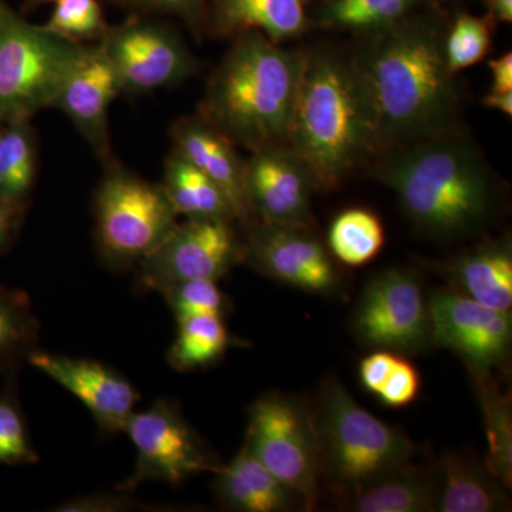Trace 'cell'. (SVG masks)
<instances>
[{"label": "cell", "mask_w": 512, "mask_h": 512, "mask_svg": "<svg viewBox=\"0 0 512 512\" xmlns=\"http://www.w3.org/2000/svg\"><path fill=\"white\" fill-rule=\"evenodd\" d=\"M353 63L375 114L380 151L451 130L458 94L436 30L397 20Z\"/></svg>", "instance_id": "obj_1"}, {"label": "cell", "mask_w": 512, "mask_h": 512, "mask_svg": "<svg viewBox=\"0 0 512 512\" xmlns=\"http://www.w3.org/2000/svg\"><path fill=\"white\" fill-rule=\"evenodd\" d=\"M286 144L320 190L336 187L380 151L375 114L353 60L325 49L305 53Z\"/></svg>", "instance_id": "obj_2"}, {"label": "cell", "mask_w": 512, "mask_h": 512, "mask_svg": "<svg viewBox=\"0 0 512 512\" xmlns=\"http://www.w3.org/2000/svg\"><path fill=\"white\" fill-rule=\"evenodd\" d=\"M402 148L375 174L420 231L454 238L484 227L495 208V184L468 141L448 130Z\"/></svg>", "instance_id": "obj_3"}, {"label": "cell", "mask_w": 512, "mask_h": 512, "mask_svg": "<svg viewBox=\"0 0 512 512\" xmlns=\"http://www.w3.org/2000/svg\"><path fill=\"white\" fill-rule=\"evenodd\" d=\"M305 52L281 49L259 32L239 33L212 74L200 117L238 146L286 144Z\"/></svg>", "instance_id": "obj_4"}, {"label": "cell", "mask_w": 512, "mask_h": 512, "mask_svg": "<svg viewBox=\"0 0 512 512\" xmlns=\"http://www.w3.org/2000/svg\"><path fill=\"white\" fill-rule=\"evenodd\" d=\"M313 420L322 478L345 497L412 463L416 454L402 429L366 412L335 377L323 383Z\"/></svg>", "instance_id": "obj_5"}, {"label": "cell", "mask_w": 512, "mask_h": 512, "mask_svg": "<svg viewBox=\"0 0 512 512\" xmlns=\"http://www.w3.org/2000/svg\"><path fill=\"white\" fill-rule=\"evenodd\" d=\"M86 47L29 23L0 0V126L53 107Z\"/></svg>", "instance_id": "obj_6"}, {"label": "cell", "mask_w": 512, "mask_h": 512, "mask_svg": "<svg viewBox=\"0 0 512 512\" xmlns=\"http://www.w3.org/2000/svg\"><path fill=\"white\" fill-rule=\"evenodd\" d=\"M96 242L104 264L116 271L147 258L178 224V212L163 184L106 164L94 198Z\"/></svg>", "instance_id": "obj_7"}, {"label": "cell", "mask_w": 512, "mask_h": 512, "mask_svg": "<svg viewBox=\"0 0 512 512\" xmlns=\"http://www.w3.org/2000/svg\"><path fill=\"white\" fill-rule=\"evenodd\" d=\"M245 444L275 477L315 507L319 498V441L313 413L281 393L259 397L249 409Z\"/></svg>", "instance_id": "obj_8"}, {"label": "cell", "mask_w": 512, "mask_h": 512, "mask_svg": "<svg viewBox=\"0 0 512 512\" xmlns=\"http://www.w3.org/2000/svg\"><path fill=\"white\" fill-rule=\"evenodd\" d=\"M124 433L136 447L137 460L133 474L116 490L133 493L148 481L177 485L195 474L215 473L221 466L171 400H157L131 414Z\"/></svg>", "instance_id": "obj_9"}, {"label": "cell", "mask_w": 512, "mask_h": 512, "mask_svg": "<svg viewBox=\"0 0 512 512\" xmlns=\"http://www.w3.org/2000/svg\"><path fill=\"white\" fill-rule=\"evenodd\" d=\"M244 262V241L232 221L187 220L136 266L137 288L160 292L180 282L218 281Z\"/></svg>", "instance_id": "obj_10"}, {"label": "cell", "mask_w": 512, "mask_h": 512, "mask_svg": "<svg viewBox=\"0 0 512 512\" xmlns=\"http://www.w3.org/2000/svg\"><path fill=\"white\" fill-rule=\"evenodd\" d=\"M356 335L389 352H424L434 345L429 299L413 272L389 269L369 282L353 315Z\"/></svg>", "instance_id": "obj_11"}, {"label": "cell", "mask_w": 512, "mask_h": 512, "mask_svg": "<svg viewBox=\"0 0 512 512\" xmlns=\"http://www.w3.org/2000/svg\"><path fill=\"white\" fill-rule=\"evenodd\" d=\"M119 77L121 92L141 94L184 82L197 70L183 39L161 23L133 19L99 40Z\"/></svg>", "instance_id": "obj_12"}, {"label": "cell", "mask_w": 512, "mask_h": 512, "mask_svg": "<svg viewBox=\"0 0 512 512\" xmlns=\"http://www.w3.org/2000/svg\"><path fill=\"white\" fill-rule=\"evenodd\" d=\"M429 308L434 343L460 356L470 372H491L508 359L510 312L495 311L456 291H434Z\"/></svg>", "instance_id": "obj_13"}, {"label": "cell", "mask_w": 512, "mask_h": 512, "mask_svg": "<svg viewBox=\"0 0 512 512\" xmlns=\"http://www.w3.org/2000/svg\"><path fill=\"white\" fill-rule=\"evenodd\" d=\"M309 228L249 222L244 261L266 276L302 291L329 293L340 284L338 269Z\"/></svg>", "instance_id": "obj_14"}, {"label": "cell", "mask_w": 512, "mask_h": 512, "mask_svg": "<svg viewBox=\"0 0 512 512\" xmlns=\"http://www.w3.org/2000/svg\"><path fill=\"white\" fill-rule=\"evenodd\" d=\"M244 181L252 217L266 224L311 227L312 178L288 144L252 151Z\"/></svg>", "instance_id": "obj_15"}, {"label": "cell", "mask_w": 512, "mask_h": 512, "mask_svg": "<svg viewBox=\"0 0 512 512\" xmlns=\"http://www.w3.org/2000/svg\"><path fill=\"white\" fill-rule=\"evenodd\" d=\"M30 365L69 390L84 404L106 436L123 433L140 396L126 377L92 359L35 349Z\"/></svg>", "instance_id": "obj_16"}, {"label": "cell", "mask_w": 512, "mask_h": 512, "mask_svg": "<svg viewBox=\"0 0 512 512\" xmlns=\"http://www.w3.org/2000/svg\"><path fill=\"white\" fill-rule=\"evenodd\" d=\"M120 93L119 77L99 42L86 47L53 104L69 117L104 164L113 161L109 110Z\"/></svg>", "instance_id": "obj_17"}, {"label": "cell", "mask_w": 512, "mask_h": 512, "mask_svg": "<svg viewBox=\"0 0 512 512\" xmlns=\"http://www.w3.org/2000/svg\"><path fill=\"white\" fill-rule=\"evenodd\" d=\"M171 137L174 148L224 191L235 220L247 225L252 222L245 195V161L235 151V144L201 117L175 121Z\"/></svg>", "instance_id": "obj_18"}, {"label": "cell", "mask_w": 512, "mask_h": 512, "mask_svg": "<svg viewBox=\"0 0 512 512\" xmlns=\"http://www.w3.org/2000/svg\"><path fill=\"white\" fill-rule=\"evenodd\" d=\"M215 474V494L229 510L279 512L306 507L301 495L275 477L245 443L234 460Z\"/></svg>", "instance_id": "obj_19"}, {"label": "cell", "mask_w": 512, "mask_h": 512, "mask_svg": "<svg viewBox=\"0 0 512 512\" xmlns=\"http://www.w3.org/2000/svg\"><path fill=\"white\" fill-rule=\"evenodd\" d=\"M440 470L407 464L362 490L346 495V510L356 512L436 511Z\"/></svg>", "instance_id": "obj_20"}, {"label": "cell", "mask_w": 512, "mask_h": 512, "mask_svg": "<svg viewBox=\"0 0 512 512\" xmlns=\"http://www.w3.org/2000/svg\"><path fill=\"white\" fill-rule=\"evenodd\" d=\"M451 281L460 293L495 309L512 306V251L508 241L491 242L466 252L450 268Z\"/></svg>", "instance_id": "obj_21"}, {"label": "cell", "mask_w": 512, "mask_h": 512, "mask_svg": "<svg viewBox=\"0 0 512 512\" xmlns=\"http://www.w3.org/2000/svg\"><path fill=\"white\" fill-rule=\"evenodd\" d=\"M440 490L436 511L498 512L510 510L505 485L485 464L460 454H446L439 463Z\"/></svg>", "instance_id": "obj_22"}, {"label": "cell", "mask_w": 512, "mask_h": 512, "mask_svg": "<svg viewBox=\"0 0 512 512\" xmlns=\"http://www.w3.org/2000/svg\"><path fill=\"white\" fill-rule=\"evenodd\" d=\"M214 26L222 35L259 32L279 43L306 28V0H215Z\"/></svg>", "instance_id": "obj_23"}, {"label": "cell", "mask_w": 512, "mask_h": 512, "mask_svg": "<svg viewBox=\"0 0 512 512\" xmlns=\"http://www.w3.org/2000/svg\"><path fill=\"white\" fill-rule=\"evenodd\" d=\"M163 187L187 220H235L227 195L174 148L165 160Z\"/></svg>", "instance_id": "obj_24"}, {"label": "cell", "mask_w": 512, "mask_h": 512, "mask_svg": "<svg viewBox=\"0 0 512 512\" xmlns=\"http://www.w3.org/2000/svg\"><path fill=\"white\" fill-rule=\"evenodd\" d=\"M483 412L488 454L484 464L505 487L512 483V407L510 394L501 392L491 372H470Z\"/></svg>", "instance_id": "obj_25"}, {"label": "cell", "mask_w": 512, "mask_h": 512, "mask_svg": "<svg viewBox=\"0 0 512 512\" xmlns=\"http://www.w3.org/2000/svg\"><path fill=\"white\" fill-rule=\"evenodd\" d=\"M36 175V140L29 120L0 126V200L26 210Z\"/></svg>", "instance_id": "obj_26"}, {"label": "cell", "mask_w": 512, "mask_h": 512, "mask_svg": "<svg viewBox=\"0 0 512 512\" xmlns=\"http://www.w3.org/2000/svg\"><path fill=\"white\" fill-rule=\"evenodd\" d=\"M39 320L28 293L0 285V375L16 373L39 343Z\"/></svg>", "instance_id": "obj_27"}, {"label": "cell", "mask_w": 512, "mask_h": 512, "mask_svg": "<svg viewBox=\"0 0 512 512\" xmlns=\"http://www.w3.org/2000/svg\"><path fill=\"white\" fill-rule=\"evenodd\" d=\"M177 323V338L168 350L167 360L178 372L204 369L231 348V333L220 316H194Z\"/></svg>", "instance_id": "obj_28"}, {"label": "cell", "mask_w": 512, "mask_h": 512, "mask_svg": "<svg viewBox=\"0 0 512 512\" xmlns=\"http://www.w3.org/2000/svg\"><path fill=\"white\" fill-rule=\"evenodd\" d=\"M383 245L382 222L362 208L342 212L330 227L329 247L343 264L365 265L382 251Z\"/></svg>", "instance_id": "obj_29"}, {"label": "cell", "mask_w": 512, "mask_h": 512, "mask_svg": "<svg viewBox=\"0 0 512 512\" xmlns=\"http://www.w3.org/2000/svg\"><path fill=\"white\" fill-rule=\"evenodd\" d=\"M39 463L30 440L28 421L22 410L16 373L6 376L0 392V466H29Z\"/></svg>", "instance_id": "obj_30"}, {"label": "cell", "mask_w": 512, "mask_h": 512, "mask_svg": "<svg viewBox=\"0 0 512 512\" xmlns=\"http://www.w3.org/2000/svg\"><path fill=\"white\" fill-rule=\"evenodd\" d=\"M416 0H332L322 10L323 22L336 28L384 29L409 12Z\"/></svg>", "instance_id": "obj_31"}, {"label": "cell", "mask_w": 512, "mask_h": 512, "mask_svg": "<svg viewBox=\"0 0 512 512\" xmlns=\"http://www.w3.org/2000/svg\"><path fill=\"white\" fill-rule=\"evenodd\" d=\"M160 293L177 320L194 316L224 318L231 308V302L218 288L217 281L210 279L180 282L167 286Z\"/></svg>", "instance_id": "obj_32"}, {"label": "cell", "mask_w": 512, "mask_h": 512, "mask_svg": "<svg viewBox=\"0 0 512 512\" xmlns=\"http://www.w3.org/2000/svg\"><path fill=\"white\" fill-rule=\"evenodd\" d=\"M488 19L458 16L444 40V53L451 73L460 72L484 59L490 50L491 28Z\"/></svg>", "instance_id": "obj_33"}, {"label": "cell", "mask_w": 512, "mask_h": 512, "mask_svg": "<svg viewBox=\"0 0 512 512\" xmlns=\"http://www.w3.org/2000/svg\"><path fill=\"white\" fill-rule=\"evenodd\" d=\"M45 26L50 32L79 43L84 39L100 40L109 29L99 0H57Z\"/></svg>", "instance_id": "obj_34"}, {"label": "cell", "mask_w": 512, "mask_h": 512, "mask_svg": "<svg viewBox=\"0 0 512 512\" xmlns=\"http://www.w3.org/2000/svg\"><path fill=\"white\" fill-rule=\"evenodd\" d=\"M420 390V376L416 367L397 357L389 379L377 396L386 406L404 407L416 400Z\"/></svg>", "instance_id": "obj_35"}, {"label": "cell", "mask_w": 512, "mask_h": 512, "mask_svg": "<svg viewBox=\"0 0 512 512\" xmlns=\"http://www.w3.org/2000/svg\"><path fill=\"white\" fill-rule=\"evenodd\" d=\"M83 495L57 505L52 511L57 512H124L143 510V504L126 491Z\"/></svg>", "instance_id": "obj_36"}, {"label": "cell", "mask_w": 512, "mask_h": 512, "mask_svg": "<svg viewBox=\"0 0 512 512\" xmlns=\"http://www.w3.org/2000/svg\"><path fill=\"white\" fill-rule=\"evenodd\" d=\"M397 357L389 350H379L365 357L360 363V380L370 393L379 394L383 384L389 379Z\"/></svg>", "instance_id": "obj_37"}, {"label": "cell", "mask_w": 512, "mask_h": 512, "mask_svg": "<svg viewBox=\"0 0 512 512\" xmlns=\"http://www.w3.org/2000/svg\"><path fill=\"white\" fill-rule=\"evenodd\" d=\"M119 2L133 8L174 13L181 18L192 20L200 15L205 0H119Z\"/></svg>", "instance_id": "obj_38"}, {"label": "cell", "mask_w": 512, "mask_h": 512, "mask_svg": "<svg viewBox=\"0 0 512 512\" xmlns=\"http://www.w3.org/2000/svg\"><path fill=\"white\" fill-rule=\"evenodd\" d=\"M25 211L23 208L13 207L8 202L0 200V255L5 254L12 247Z\"/></svg>", "instance_id": "obj_39"}, {"label": "cell", "mask_w": 512, "mask_h": 512, "mask_svg": "<svg viewBox=\"0 0 512 512\" xmlns=\"http://www.w3.org/2000/svg\"><path fill=\"white\" fill-rule=\"evenodd\" d=\"M491 74H493V93L512 92V53L508 52L497 59L488 62Z\"/></svg>", "instance_id": "obj_40"}, {"label": "cell", "mask_w": 512, "mask_h": 512, "mask_svg": "<svg viewBox=\"0 0 512 512\" xmlns=\"http://www.w3.org/2000/svg\"><path fill=\"white\" fill-rule=\"evenodd\" d=\"M483 104L488 109H495L501 113L512 116V92L493 93L490 92L484 97Z\"/></svg>", "instance_id": "obj_41"}, {"label": "cell", "mask_w": 512, "mask_h": 512, "mask_svg": "<svg viewBox=\"0 0 512 512\" xmlns=\"http://www.w3.org/2000/svg\"><path fill=\"white\" fill-rule=\"evenodd\" d=\"M488 15L497 22H512V0H487Z\"/></svg>", "instance_id": "obj_42"}, {"label": "cell", "mask_w": 512, "mask_h": 512, "mask_svg": "<svg viewBox=\"0 0 512 512\" xmlns=\"http://www.w3.org/2000/svg\"><path fill=\"white\" fill-rule=\"evenodd\" d=\"M43 2H49V0H43ZM55 2H57V0H55Z\"/></svg>", "instance_id": "obj_43"}]
</instances>
